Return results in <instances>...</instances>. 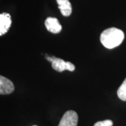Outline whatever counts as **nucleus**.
<instances>
[{"label": "nucleus", "mask_w": 126, "mask_h": 126, "mask_svg": "<svg viewBox=\"0 0 126 126\" xmlns=\"http://www.w3.org/2000/svg\"><path fill=\"white\" fill-rule=\"evenodd\" d=\"M124 39L123 32L116 28H110L105 30L100 34V40L102 45L107 48H111L118 46Z\"/></svg>", "instance_id": "obj_1"}, {"label": "nucleus", "mask_w": 126, "mask_h": 126, "mask_svg": "<svg viewBox=\"0 0 126 126\" xmlns=\"http://www.w3.org/2000/svg\"><path fill=\"white\" fill-rule=\"evenodd\" d=\"M47 60L51 63L52 68L58 72H62L64 70H68L70 71H74L75 70V65L69 61H65L59 58L54 56L47 57Z\"/></svg>", "instance_id": "obj_2"}, {"label": "nucleus", "mask_w": 126, "mask_h": 126, "mask_svg": "<svg viewBox=\"0 0 126 126\" xmlns=\"http://www.w3.org/2000/svg\"><path fill=\"white\" fill-rule=\"evenodd\" d=\"M78 120L77 113L73 110H69L63 115L58 126H77Z\"/></svg>", "instance_id": "obj_3"}, {"label": "nucleus", "mask_w": 126, "mask_h": 126, "mask_svg": "<svg viewBox=\"0 0 126 126\" xmlns=\"http://www.w3.org/2000/svg\"><path fill=\"white\" fill-rule=\"evenodd\" d=\"M15 87L9 79L1 75L0 76V94H10L14 91Z\"/></svg>", "instance_id": "obj_4"}, {"label": "nucleus", "mask_w": 126, "mask_h": 126, "mask_svg": "<svg viewBox=\"0 0 126 126\" xmlns=\"http://www.w3.org/2000/svg\"><path fill=\"white\" fill-rule=\"evenodd\" d=\"M45 23L47 31L53 33H60L62 29V26L56 18L48 17L46 19Z\"/></svg>", "instance_id": "obj_5"}, {"label": "nucleus", "mask_w": 126, "mask_h": 126, "mask_svg": "<svg viewBox=\"0 0 126 126\" xmlns=\"http://www.w3.org/2000/svg\"><path fill=\"white\" fill-rule=\"evenodd\" d=\"M11 18L9 14H0V35L5 34L11 25Z\"/></svg>", "instance_id": "obj_6"}, {"label": "nucleus", "mask_w": 126, "mask_h": 126, "mask_svg": "<svg viewBox=\"0 0 126 126\" xmlns=\"http://www.w3.org/2000/svg\"><path fill=\"white\" fill-rule=\"evenodd\" d=\"M59 9L64 16H68L71 14L72 6L69 0H56Z\"/></svg>", "instance_id": "obj_7"}, {"label": "nucleus", "mask_w": 126, "mask_h": 126, "mask_svg": "<svg viewBox=\"0 0 126 126\" xmlns=\"http://www.w3.org/2000/svg\"><path fill=\"white\" fill-rule=\"evenodd\" d=\"M117 96L121 100L126 101V78L117 90Z\"/></svg>", "instance_id": "obj_8"}, {"label": "nucleus", "mask_w": 126, "mask_h": 126, "mask_svg": "<svg viewBox=\"0 0 126 126\" xmlns=\"http://www.w3.org/2000/svg\"><path fill=\"white\" fill-rule=\"evenodd\" d=\"M113 122L110 120H105L96 123L94 126H113Z\"/></svg>", "instance_id": "obj_9"}, {"label": "nucleus", "mask_w": 126, "mask_h": 126, "mask_svg": "<svg viewBox=\"0 0 126 126\" xmlns=\"http://www.w3.org/2000/svg\"><path fill=\"white\" fill-rule=\"evenodd\" d=\"M36 126V125H34V126Z\"/></svg>", "instance_id": "obj_10"}]
</instances>
